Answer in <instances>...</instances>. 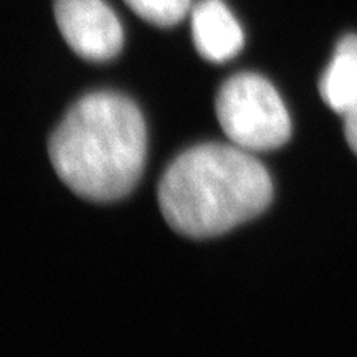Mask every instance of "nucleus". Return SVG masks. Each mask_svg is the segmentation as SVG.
<instances>
[{"instance_id": "f257e3e1", "label": "nucleus", "mask_w": 357, "mask_h": 357, "mask_svg": "<svg viewBox=\"0 0 357 357\" xmlns=\"http://www.w3.org/2000/svg\"><path fill=\"white\" fill-rule=\"evenodd\" d=\"M147 154L139 108L118 93L83 96L48 141L50 162L61 182L93 202H113L136 187Z\"/></svg>"}, {"instance_id": "f03ea898", "label": "nucleus", "mask_w": 357, "mask_h": 357, "mask_svg": "<svg viewBox=\"0 0 357 357\" xmlns=\"http://www.w3.org/2000/svg\"><path fill=\"white\" fill-rule=\"evenodd\" d=\"M273 199V182L252 153L207 142L177 155L158 187V202L172 230L211 238L260 215Z\"/></svg>"}, {"instance_id": "7ed1b4c3", "label": "nucleus", "mask_w": 357, "mask_h": 357, "mask_svg": "<svg viewBox=\"0 0 357 357\" xmlns=\"http://www.w3.org/2000/svg\"><path fill=\"white\" fill-rule=\"evenodd\" d=\"M215 113L231 144L248 153L278 149L291 136V119L280 93L257 73H238L217 93Z\"/></svg>"}, {"instance_id": "20e7f679", "label": "nucleus", "mask_w": 357, "mask_h": 357, "mask_svg": "<svg viewBox=\"0 0 357 357\" xmlns=\"http://www.w3.org/2000/svg\"><path fill=\"white\" fill-rule=\"evenodd\" d=\"M55 19L65 42L84 60L101 63L121 52V22L105 0H55Z\"/></svg>"}, {"instance_id": "39448f33", "label": "nucleus", "mask_w": 357, "mask_h": 357, "mask_svg": "<svg viewBox=\"0 0 357 357\" xmlns=\"http://www.w3.org/2000/svg\"><path fill=\"white\" fill-rule=\"evenodd\" d=\"M190 25L199 55L212 63H225L243 48L242 26L222 0H200L190 12Z\"/></svg>"}, {"instance_id": "423d86ee", "label": "nucleus", "mask_w": 357, "mask_h": 357, "mask_svg": "<svg viewBox=\"0 0 357 357\" xmlns=\"http://www.w3.org/2000/svg\"><path fill=\"white\" fill-rule=\"evenodd\" d=\"M319 93L334 113L344 116L357 106V35H346L319 79Z\"/></svg>"}, {"instance_id": "0eeeda50", "label": "nucleus", "mask_w": 357, "mask_h": 357, "mask_svg": "<svg viewBox=\"0 0 357 357\" xmlns=\"http://www.w3.org/2000/svg\"><path fill=\"white\" fill-rule=\"evenodd\" d=\"M131 10L151 25L174 26L190 12L192 0H124Z\"/></svg>"}, {"instance_id": "6e6552de", "label": "nucleus", "mask_w": 357, "mask_h": 357, "mask_svg": "<svg viewBox=\"0 0 357 357\" xmlns=\"http://www.w3.org/2000/svg\"><path fill=\"white\" fill-rule=\"evenodd\" d=\"M344 136L347 144L351 146V149L357 154V106H354L349 113L344 116Z\"/></svg>"}]
</instances>
